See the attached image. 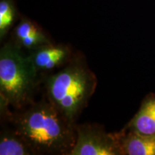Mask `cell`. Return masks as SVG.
Masks as SVG:
<instances>
[{
	"label": "cell",
	"instance_id": "obj_1",
	"mask_svg": "<svg viewBox=\"0 0 155 155\" xmlns=\"http://www.w3.org/2000/svg\"><path fill=\"white\" fill-rule=\"evenodd\" d=\"M1 120L15 128L36 155H70L76 139L75 125L45 95L24 109L1 113Z\"/></svg>",
	"mask_w": 155,
	"mask_h": 155
},
{
	"label": "cell",
	"instance_id": "obj_2",
	"mask_svg": "<svg viewBox=\"0 0 155 155\" xmlns=\"http://www.w3.org/2000/svg\"><path fill=\"white\" fill-rule=\"evenodd\" d=\"M96 86V75L80 53H75L65 66L48 75L45 81L46 97L74 124L88 106Z\"/></svg>",
	"mask_w": 155,
	"mask_h": 155
},
{
	"label": "cell",
	"instance_id": "obj_3",
	"mask_svg": "<svg viewBox=\"0 0 155 155\" xmlns=\"http://www.w3.org/2000/svg\"><path fill=\"white\" fill-rule=\"evenodd\" d=\"M40 74L28 54L12 40L0 49V100L17 111L34 102Z\"/></svg>",
	"mask_w": 155,
	"mask_h": 155
},
{
	"label": "cell",
	"instance_id": "obj_4",
	"mask_svg": "<svg viewBox=\"0 0 155 155\" xmlns=\"http://www.w3.org/2000/svg\"><path fill=\"white\" fill-rule=\"evenodd\" d=\"M76 139L70 155H122L119 133L107 132L98 124L75 125Z\"/></svg>",
	"mask_w": 155,
	"mask_h": 155
},
{
	"label": "cell",
	"instance_id": "obj_5",
	"mask_svg": "<svg viewBox=\"0 0 155 155\" xmlns=\"http://www.w3.org/2000/svg\"><path fill=\"white\" fill-rule=\"evenodd\" d=\"M28 55L41 74L65 66L74 57L75 53L68 45L52 42L30 50Z\"/></svg>",
	"mask_w": 155,
	"mask_h": 155
},
{
	"label": "cell",
	"instance_id": "obj_6",
	"mask_svg": "<svg viewBox=\"0 0 155 155\" xmlns=\"http://www.w3.org/2000/svg\"><path fill=\"white\" fill-rule=\"evenodd\" d=\"M10 40L28 52L39 46L53 42L40 25L25 15H21L19 22L13 28Z\"/></svg>",
	"mask_w": 155,
	"mask_h": 155
},
{
	"label": "cell",
	"instance_id": "obj_7",
	"mask_svg": "<svg viewBox=\"0 0 155 155\" xmlns=\"http://www.w3.org/2000/svg\"><path fill=\"white\" fill-rule=\"evenodd\" d=\"M125 128L141 134L155 136V94L144 97L137 113Z\"/></svg>",
	"mask_w": 155,
	"mask_h": 155
},
{
	"label": "cell",
	"instance_id": "obj_8",
	"mask_svg": "<svg viewBox=\"0 0 155 155\" xmlns=\"http://www.w3.org/2000/svg\"><path fill=\"white\" fill-rule=\"evenodd\" d=\"M118 133L122 155H155V136L141 134L126 128Z\"/></svg>",
	"mask_w": 155,
	"mask_h": 155
},
{
	"label": "cell",
	"instance_id": "obj_9",
	"mask_svg": "<svg viewBox=\"0 0 155 155\" xmlns=\"http://www.w3.org/2000/svg\"><path fill=\"white\" fill-rule=\"evenodd\" d=\"M0 155H36L24 137L14 127L4 125L0 133Z\"/></svg>",
	"mask_w": 155,
	"mask_h": 155
},
{
	"label": "cell",
	"instance_id": "obj_10",
	"mask_svg": "<svg viewBox=\"0 0 155 155\" xmlns=\"http://www.w3.org/2000/svg\"><path fill=\"white\" fill-rule=\"evenodd\" d=\"M15 0H0V40L2 41L20 19Z\"/></svg>",
	"mask_w": 155,
	"mask_h": 155
}]
</instances>
